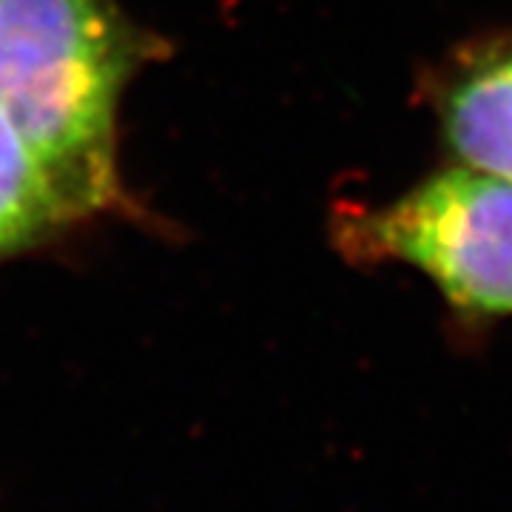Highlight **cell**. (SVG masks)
Instances as JSON below:
<instances>
[{"label":"cell","mask_w":512,"mask_h":512,"mask_svg":"<svg viewBox=\"0 0 512 512\" xmlns=\"http://www.w3.org/2000/svg\"><path fill=\"white\" fill-rule=\"evenodd\" d=\"M143 52L114 0H0V111L72 220L117 197V103Z\"/></svg>","instance_id":"obj_1"},{"label":"cell","mask_w":512,"mask_h":512,"mask_svg":"<svg viewBox=\"0 0 512 512\" xmlns=\"http://www.w3.org/2000/svg\"><path fill=\"white\" fill-rule=\"evenodd\" d=\"M342 237L365 262L424 274L467 319L512 316V180L444 168L382 208L359 211Z\"/></svg>","instance_id":"obj_2"},{"label":"cell","mask_w":512,"mask_h":512,"mask_svg":"<svg viewBox=\"0 0 512 512\" xmlns=\"http://www.w3.org/2000/svg\"><path fill=\"white\" fill-rule=\"evenodd\" d=\"M436 111L461 165L512 180V35L458 60L439 86Z\"/></svg>","instance_id":"obj_3"},{"label":"cell","mask_w":512,"mask_h":512,"mask_svg":"<svg viewBox=\"0 0 512 512\" xmlns=\"http://www.w3.org/2000/svg\"><path fill=\"white\" fill-rule=\"evenodd\" d=\"M72 222L35 151L0 111V259Z\"/></svg>","instance_id":"obj_4"}]
</instances>
